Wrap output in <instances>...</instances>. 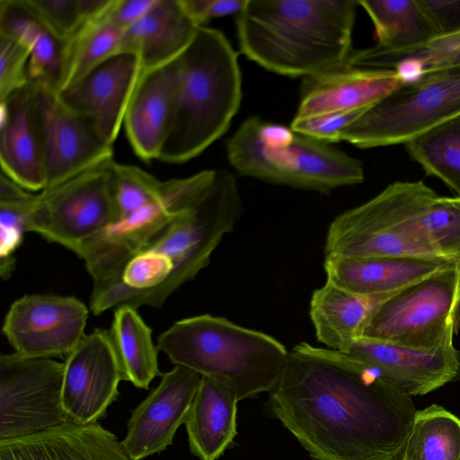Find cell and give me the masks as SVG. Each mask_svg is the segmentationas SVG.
Here are the masks:
<instances>
[{
  "label": "cell",
  "mask_w": 460,
  "mask_h": 460,
  "mask_svg": "<svg viewBox=\"0 0 460 460\" xmlns=\"http://www.w3.org/2000/svg\"><path fill=\"white\" fill-rule=\"evenodd\" d=\"M38 194L21 187L4 174L0 177V275L11 277L15 263L14 253L28 232V221Z\"/></svg>",
  "instance_id": "cell-34"
},
{
  "label": "cell",
  "mask_w": 460,
  "mask_h": 460,
  "mask_svg": "<svg viewBox=\"0 0 460 460\" xmlns=\"http://www.w3.org/2000/svg\"><path fill=\"white\" fill-rule=\"evenodd\" d=\"M226 154L239 174L295 188L327 193L364 181L358 159L257 116L246 119L227 140Z\"/></svg>",
  "instance_id": "cell-6"
},
{
  "label": "cell",
  "mask_w": 460,
  "mask_h": 460,
  "mask_svg": "<svg viewBox=\"0 0 460 460\" xmlns=\"http://www.w3.org/2000/svg\"><path fill=\"white\" fill-rule=\"evenodd\" d=\"M437 197L421 181L391 183L332 221L324 256L447 261L428 243L419 226L420 216Z\"/></svg>",
  "instance_id": "cell-7"
},
{
  "label": "cell",
  "mask_w": 460,
  "mask_h": 460,
  "mask_svg": "<svg viewBox=\"0 0 460 460\" xmlns=\"http://www.w3.org/2000/svg\"><path fill=\"white\" fill-rule=\"evenodd\" d=\"M427 175L442 181L460 197V114L404 144Z\"/></svg>",
  "instance_id": "cell-31"
},
{
  "label": "cell",
  "mask_w": 460,
  "mask_h": 460,
  "mask_svg": "<svg viewBox=\"0 0 460 460\" xmlns=\"http://www.w3.org/2000/svg\"><path fill=\"white\" fill-rule=\"evenodd\" d=\"M356 0H247L236 16L241 52L271 72L307 77L346 66Z\"/></svg>",
  "instance_id": "cell-3"
},
{
  "label": "cell",
  "mask_w": 460,
  "mask_h": 460,
  "mask_svg": "<svg viewBox=\"0 0 460 460\" xmlns=\"http://www.w3.org/2000/svg\"><path fill=\"white\" fill-rule=\"evenodd\" d=\"M243 204L234 175L217 171L205 196L132 256L115 277L93 282L90 310L101 314L130 305L161 307L184 283L206 268L225 234L241 217Z\"/></svg>",
  "instance_id": "cell-2"
},
{
  "label": "cell",
  "mask_w": 460,
  "mask_h": 460,
  "mask_svg": "<svg viewBox=\"0 0 460 460\" xmlns=\"http://www.w3.org/2000/svg\"><path fill=\"white\" fill-rule=\"evenodd\" d=\"M28 1L51 32L65 42L86 23L101 18L112 3V0Z\"/></svg>",
  "instance_id": "cell-36"
},
{
  "label": "cell",
  "mask_w": 460,
  "mask_h": 460,
  "mask_svg": "<svg viewBox=\"0 0 460 460\" xmlns=\"http://www.w3.org/2000/svg\"><path fill=\"white\" fill-rule=\"evenodd\" d=\"M201 376L181 366L163 373L161 381L131 411L121 445L131 460L160 454L173 444L186 422Z\"/></svg>",
  "instance_id": "cell-16"
},
{
  "label": "cell",
  "mask_w": 460,
  "mask_h": 460,
  "mask_svg": "<svg viewBox=\"0 0 460 460\" xmlns=\"http://www.w3.org/2000/svg\"><path fill=\"white\" fill-rule=\"evenodd\" d=\"M242 100L238 55L225 35L199 27L179 57V78L168 136L158 160L183 164L227 131Z\"/></svg>",
  "instance_id": "cell-4"
},
{
  "label": "cell",
  "mask_w": 460,
  "mask_h": 460,
  "mask_svg": "<svg viewBox=\"0 0 460 460\" xmlns=\"http://www.w3.org/2000/svg\"><path fill=\"white\" fill-rule=\"evenodd\" d=\"M62 390L63 408L71 422H98L117 400L124 381L110 331L86 334L66 356Z\"/></svg>",
  "instance_id": "cell-15"
},
{
  "label": "cell",
  "mask_w": 460,
  "mask_h": 460,
  "mask_svg": "<svg viewBox=\"0 0 460 460\" xmlns=\"http://www.w3.org/2000/svg\"><path fill=\"white\" fill-rule=\"evenodd\" d=\"M0 460H131L117 436L98 422L68 421L43 432L0 440Z\"/></svg>",
  "instance_id": "cell-22"
},
{
  "label": "cell",
  "mask_w": 460,
  "mask_h": 460,
  "mask_svg": "<svg viewBox=\"0 0 460 460\" xmlns=\"http://www.w3.org/2000/svg\"><path fill=\"white\" fill-rule=\"evenodd\" d=\"M358 4L373 22L378 49H411L438 37L418 0H360Z\"/></svg>",
  "instance_id": "cell-28"
},
{
  "label": "cell",
  "mask_w": 460,
  "mask_h": 460,
  "mask_svg": "<svg viewBox=\"0 0 460 460\" xmlns=\"http://www.w3.org/2000/svg\"><path fill=\"white\" fill-rule=\"evenodd\" d=\"M0 34L29 49L30 81L59 92L66 42L51 32L28 0H0Z\"/></svg>",
  "instance_id": "cell-27"
},
{
  "label": "cell",
  "mask_w": 460,
  "mask_h": 460,
  "mask_svg": "<svg viewBox=\"0 0 460 460\" xmlns=\"http://www.w3.org/2000/svg\"><path fill=\"white\" fill-rule=\"evenodd\" d=\"M113 161L40 191L29 217L28 232L77 255L86 241L118 218Z\"/></svg>",
  "instance_id": "cell-11"
},
{
  "label": "cell",
  "mask_w": 460,
  "mask_h": 460,
  "mask_svg": "<svg viewBox=\"0 0 460 460\" xmlns=\"http://www.w3.org/2000/svg\"><path fill=\"white\" fill-rule=\"evenodd\" d=\"M267 408L313 460H402L417 409L349 354L296 345Z\"/></svg>",
  "instance_id": "cell-1"
},
{
  "label": "cell",
  "mask_w": 460,
  "mask_h": 460,
  "mask_svg": "<svg viewBox=\"0 0 460 460\" xmlns=\"http://www.w3.org/2000/svg\"><path fill=\"white\" fill-rule=\"evenodd\" d=\"M181 0H158L140 20L124 31L120 53L137 56L143 71L178 58L198 29Z\"/></svg>",
  "instance_id": "cell-25"
},
{
  "label": "cell",
  "mask_w": 460,
  "mask_h": 460,
  "mask_svg": "<svg viewBox=\"0 0 460 460\" xmlns=\"http://www.w3.org/2000/svg\"><path fill=\"white\" fill-rule=\"evenodd\" d=\"M238 402L232 390L201 376L184 423L192 455L200 460H217L233 445Z\"/></svg>",
  "instance_id": "cell-26"
},
{
  "label": "cell",
  "mask_w": 460,
  "mask_h": 460,
  "mask_svg": "<svg viewBox=\"0 0 460 460\" xmlns=\"http://www.w3.org/2000/svg\"><path fill=\"white\" fill-rule=\"evenodd\" d=\"M106 13L86 23L66 42L63 81L59 91L78 82L96 66L120 53L124 31L109 21Z\"/></svg>",
  "instance_id": "cell-33"
},
{
  "label": "cell",
  "mask_w": 460,
  "mask_h": 460,
  "mask_svg": "<svg viewBox=\"0 0 460 460\" xmlns=\"http://www.w3.org/2000/svg\"><path fill=\"white\" fill-rule=\"evenodd\" d=\"M158 0H113L106 18L125 31L144 17Z\"/></svg>",
  "instance_id": "cell-42"
},
{
  "label": "cell",
  "mask_w": 460,
  "mask_h": 460,
  "mask_svg": "<svg viewBox=\"0 0 460 460\" xmlns=\"http://www.w3.org/2000/svg\"><path fill=\"white\" fill-rule=\"evenodd\" d=\"M64 363L15 352L0 357V440L70 421L62 403Z\"/></svg>",
  "instance_id": "cell-12"
},
{
  "label": "cell",
  "mask_w": 460,
  "mask_h": 460,
  "mask_svg": "<svg viewBox=\"0 0 460 460\" xmlns=\"http://www.w3.org/2000/svg\"><path fill=\"white\" fill-rule=\"evenodd\" d=\"M179 57L143 71L126 111L123 125L127 137L144 162L158 160L168 136L178 85Z\"/></svg>",
  "instance_id": "cell-21"
},
{
  "label": "cell",
  "mask_w": 460,
  "mask_h": 460,
  "mask_svg": "<svg viewBox=\"0 0 460 460\" xmlns=\"http://www.w3.org/2000/svg\"><path fill=\"white\" fill-rule=\"evenodd\" d=\"M438 37L460 33V0H418Z\"/></svg>",
  "instance_id": "cell-40"
},
{
  "label": "cell",
  "mask_w": 460,
  "mask_h": 460,
  "mask_svg": "<svg viewBox=\"0 0 460 460\" xmlns=\"http://www.w3.org/2000/svg\"><path fill=\"white\" fill-rule=\"evenodd\" d=\"M460 114V64L424 73L380 100L347 127L340 141L359 148L405 144Z\"/></svg>",
  "instance_id": "cell-8"
},
{
  "label": "cell",
  "mask_w": 460,
  "mask_h": 460,
  "mask_svg": "<svg viewBox=\"0 0 460 460\" xmlns=\"http://www.w3.org/2000/svg\"><path fill=\"white\" fill-rule=\"evenodd\" d=\"M109 331L124 381L132 383L137 388L149 389L154 378L162 376L152 330L136 307L122 305L115 309Z\"/></svg>",
  "instance_id": "cell-29"
},
{
  "label": "cell",
  "mask_w": 460,
  "mask_h": 460,
  "mask_svg": "<svg viewBox=\"0 0 460 460\" xmlns=\"http://www.w3.org/2000/svg\"><path fill=\"white\" fill-rule=\"evenodd\" d=\"M247 0H181V3L193 22L202 27L211 19L230 14H238Z\"/></svg>",
  "instance_id": "cell-41"
},
{
  "label": "cell",
  "mask_w": 460,
  "mask_h": 460,
  "mask_svg": "<svg viewBox=\"0 0 460 460\" xmlns=\"http://www.w3.org/2000/svg\"><path fill=\"white\" fill-rule=\"evenodd\" d=\"M86 305L74 296L26 295L10 306L2 332L14 352L30 358L67 356L86 335Z\"/></svg>",
  "instance_id": "cell-13"
},
{
  "label": "cell",
  "mask_w": 460,
  "mask_h": 460,
  "mask_svg": "<svg viewBox=\"0 0 460 460\" xmlns=\"http://www.w3.org/2000/svg\"><path fill=\"white\" fill-rule=\"evenodd\" d=\"M460 64V33L438 37L411 49L388 51L376 46L353 50L349 65L359 68L395 69L409 83L424 73Z\"/></svg>",
  "instance_id": "cell-30"
},
{
  "label": "cell",
  "mask_w": 460,
  "mask_h": 460,
  "mask_svg": "<svg viewBox=\"0 0 460 460\" xmlns=\"http://www.w3.org/2000/svg\"><path fill=\"white\" fill-rule=\"evenodd\" d=\"M156 347L175 366L226 386L238 401L270 393L288 355L270 335L211 314L175 322L160 334Z\"/></svg>",
  "instance_id": "cell-5"
},
{
  "label": "cell",
  "mask_w": 460,
  "mask_h": 460,
  "mask_svg": "<svg viewBox=\"0 0 460 460\" xmlns=\"http://www.w3.org/2000/svg\"><path fill=\"white\" fill-rule=\"evenodd\" d=\"M111 168L117 220L159 198L163 181L152 174L115 161Z\"/></svg>",
  "instance_id": "cell-37"
},
{
  "label": "cell",
  "mask_w": 460,
  "mask_h": 460,
  "mask_svg": "<svg viewBox=\"0 0 460 460\" xmlns=\"http://www.w3.org/2000/svg\"><path fill=\"white\" fill-rule=\"evenodd\" d=\"M35 84L43 137L45 189L113 160V144L88 119L67 108L57 92Z\"/></svg>",
  "instance_id": "cell-14"
},
{
  "label": "cell",
  "mask_w": 460,
  "mask_h": 460,
  "mask_svg": "<svg viewBox=\"0 0 460 460\" xmlns=\"http://www.w3.org/2000/svg\"><path fill=\"white\" fill-rule=\"evenodd\" d=\"M346 354L409 396L425 395L460 376V350L454 343L420 349L362 337Z\"/></svg>",
  "instance_id": "cell-18"
},
{
  "label": "cell",
  "mask_w": 460,
  "mask_h": 460,
  "mask_svg": "<svg viewBox=\"0 0 460 460\" xmlns=\"http://www.w3.org/2000/svg\"><path fill=\"white\" fill-rule=\"evenodd\" d=\"M419 226L446 261L460 262V197L438 196L420 216Z\"/></svg>",
  "instance_id": "cell-35"
},
{
  "label": "cell",
  "mask_w": 460,
  "mask_h": 460,
  "mask_svg": "<svg viewBox=\"0 0 460 460\" xmlns=\"http://www.w3.org/2000/svg\"><path fill=\"white\" fill-rule=\"evenodd\" d=\"M216 176L217 170H205L163 181L157 199L116 220L86 241L77 256L84 260L93 282L118 275L132 256L205 196Z\"/></svg>",
  "instance_id": "cell-10"
},
{
  "label": "cell",
  "mask_w": 460,
  "mask_h": 460,
  "mask_svg": "<svg viewBox=\"0 0 460 460\" xmlns=\"http://www.w3.org/2000/svg\"><path fill=\"white\" fill-rule=\"evenodd\" d=\"M142 73L137 56L119 53L58 95L67 108L88 119L113 144Z\"/></svg>",
  "instance_id": "cell-17"
},
{
  "label": "cell",
  "mask_w": 460,
  "mask_h": 460,
  "mask_svg": "<svg viewBox=\"0 0 460 460\" xmlns=\"http://www.w3.org/2000/svg\"><path fill=\"white\" fill-rule=\"evenodd\" d=\"M2 173L29 191L46 188L43 137L32 81L0 101Z\"/></svg>",
  "instance_id": "cell-19"
},
{
  "label": "cell",
  "mask_w": 460,
  "mask_h": 460,
  "mask_svg": "<svg viewBox=\"0 0 460 460\" xmlns=\"http://www.w3.org/2000/svg\"><path fill=\"white\" fill-rule=\"evenodd\" d=\"M459 310L460 262H454L383 303L363 337L420 349L453 344Z\"/></svg>",
  "instance_id": "cell-9"
},
{
  "label": "cell",
  "mask_w": 460,
  "mask_h": 460,
  "mask_svg": "<svg viewBox=\"0 0 460 460\" xmlns=\"http://www.w3.org/2000/svg\"><path fill=\"white\" fill-rule=\"evenodd\" d=\"M369 108L353 111L328 113L305 119L294 118L290 128L296 132L317 140L329 144L335 143L340 141L341 133Z\"/></svg>",
  "instance_id": "cell-39"
},
{
  "label": "cell",
  "mask_w": 460,
  "mask_h": 460,
  "mask_svg": "<svg viewBox=\"0 0 460 460\" xmlns=\"http://www.w3.org/2000/svg\"><path fill=\"white\" fill-rule=\"evenodd\" d=\"M450 261L415 258L324 256L326 279L348 290L379 295L395 293L448 267Z\"/></svg>",
  "instance_id": "cell-24"
},
{
  "label": "cell",
  "mask_w": 460,
  "mask_h": 460,
  "mask_svg": "<svg viewBox=\"0 0 460 460\" xmlns=\"http://www.w3.org/2000/svg\"><path fill=\"white\" fill-rule=\"evenodd\" d=\"M29 60L25 46L0 34V101L30 83Z\"/></svg>",
  "instance_id": "cell-38"
},
{
  "label": "cell",
  "mask_w": 460,
  "mask_h": 460,
  "mask_svg": "<svg viewBox=\"0 0 460 460\" xmlns=\"http://www.w3.org/2000/svg\"><path fill=\"white\" fill-rule=\"evenodd\" d=\"M405 84L395 69L347 66L304 77L295 119L367 109Z\"/></svg>",
  "instance_id": "cell-20"
},
{
  "label": "cell",
  "mask_w": 460,
  "mask_h": 460,
  "mask_svg": "<svg viewBox=\"0 0 460 460\" xmlns=\"http://www.w3.org/2000/svg\"><path fill=\"white\" fill-rule=\"evenodd\" d=\"M396 293L364 295L326 279L313 292L309 304L316 339L329 349L348 353L363 337L376 310Z\"/></svg>",
  "instance_id": "cell-23"
},
{
  "label": "cell",
  "mask_w": 460,
  "mask_h": 460,
  "mask_svg": "<svg viewBox=\"0 0 460 460\" xmlns=\"http://www.w3.org/2000/svg\"><path fill=\"white\" fill-rule=\"evenodd\" d=\"M402 460H460V419L438 404L417 410Z\"/></svg>",
  "instance_id": "cell-32"
}]
</instances>
